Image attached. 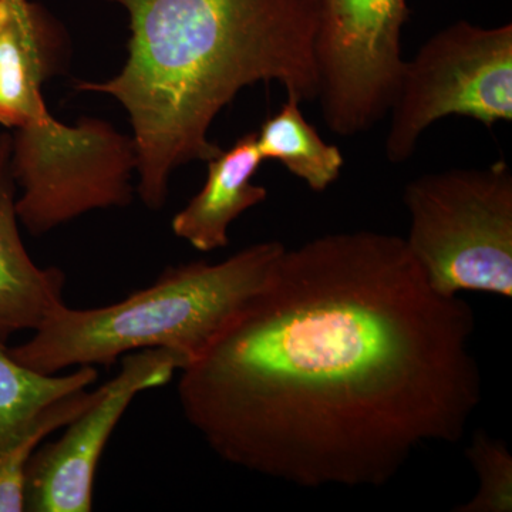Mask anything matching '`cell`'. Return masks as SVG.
Returning <instances> with one entry per match:
<instances>
[{
  "mask_svg": "<svg viewBox=\"0 0 512 512\" xmlns=\"http://www.w3.org/2000/svg\"><path fill=\"white\" fill-rule=\"evenodd\" d=\"M187 366L165 349L127 353L121 369L94 390L89 406L66 426L59 440L36 448L26 468L25 511L89 512L101 454L138 394L165 386Z\"/></svg>",
  "mask_w": 512,
  "mask_h": 512,
  "instance_id": "ba28073f",
  "label": "cell"
},
{
  "mask_svg": "<svg viewBox=\"0 0 512 512\" xmlns=\"http://www.w3.org/2000/svg\"><path fill=\"white\" fill-rule=\"evenodd\" d=\"M262 161L256 133L245 134L208 161L204 187L171 222L175 237L201 252L227 247L232 222L268 198L266 188L252 184Z\"/></svg>",
  "mask_w": 512,
  "mask_h": 512,
  "instance_id": "30bf717a",
  "label": "cell"
},
{
  "mask_svg": "<svg viewBox=\"0 0 512 512\" xmlns=\"http://www.w3.org/2000/svg\"><path fill=\"white\" fill-rule=\"evenodd\" d=\"M466 456L478 477V490L456 512L512 511V456L503 440L478 430L466 448Z\"/></svg>",
  "mask_w": 512,
  "mask_h": 512,
  "instance_id": "5bb4252c",
  "label": "cell"
},
{
  "mask_svg": "<svg viewBox=\"0 0 512 512\" xmlns=\"http://www.w3.org/2000/svg\"><path fill=\"white\" fill-rule=\"evenodd\" d=\"M46 16L29 0H0V124L15 128L12 173L20 204L37 215L72 214L110 191L124 163V138L100 120L69 127L50 116Z\"/></svg>",
  "mask_w": 512,
  "mask_h": 512,
  "instance_id": "277c9868",
  "label": "cell"
},
{
  "mask_svg": "<svg viewBox=\"0 0 512 512\" xmlns=\"http://www.w3.org/2000/svg\"><path fill=\"white\" fill-rule=\"evenodd\" d=\"M130 18L119 76L80 83L110 94L130 116L138 194L150 210L167 201L181 165L212 160V121L245 87L278 82L288 99H318L319 0H107Z\"/></svg>",
  "mask_w": 512,
  "mask_h": 512,
  "instance_id": "7a4b0ae2",
  "label": "cell"
},
{
  "mask_svg": "<svg viewBox=\"0 0 512 512\" xmlns=\"http://www.w3.org/2000/svg\"><path fill=\"white\" fill-rule=\"evenodd\" d=\"M94 392L87 389L69 394L50 407L39 424L15 446L0 453V512L25 511L26 468L39 444L63 429L89 406Z\"/></svg>",
  "mask_w": 512,
  "mask_h": 512,
  "instance_id": "4fadbf2b",
  "label": "cell"
},
{
  "mask_svg": "<svg viewBox=\"0 0 512 512\" xmlns=\"http://www.w3.org/2000/svg\"><path fill=\"white\" fill-rule=\"evenodd\" d=\"M12 137L0 134V342L15 333L35 332L63 305L66 275L32 261L19 232Z\"/></svg>",
  "mask_w": 512,
  "mask_h": 512,
  "instance_id": "9c48e42d",
  "label": "cell"
},
{
  "mask_svg": "<svg viewBox=\"0 0 512 512\" xmlns=\"http://www.w3.org/2000/svg\"><path fill=\"white\" fill-rule=\"evenodd\" d=\"M476 313L434 291L404 238L326 234L181 370L185 420L222 460L303 488L383 487L463 440L483 399Z\"/></svg>",
  "mask_w": 512,
  "mask_h": 512,
  "instance_id": "6da1fadb",
  "label": "cell"
},
{
  "mask_svg": "<svg viewBox=\"0 0 512 512\" xmlns=\"http://www.w3.org/2000/svg\"><path fill=\"white\" fill-rule=\"evenodd\" d=\"M285 249L282 242H259L218 264L168 266L147 288L101 308L63 303L9 353L45 375L113 365L146 349L170 350L191 365L265 288Z\"/></svg>",
  "mask_w": 512,
  "mask_h": 512,
  "instance_id": "3957f363",
  "label": "cell"
},
{
  "mask_svg": "<svg viewBox=\"0 0 512 512\" xmlns=\"http://www.w3.org/2000/svg\"><path fill=\"white\" fill-rule=\"evenodd\" d=\"M409 15L407 0H319L318 100L332 133L357 136L389 114Z\"/></svg>",
  "mask_w": 512,
  "mask_h": 512,
  "instance_id": "52a82bcc",
  "label": "cell"
},
{
  "mask_svg": "<svg viewBox=\"0 0 512 512\" xmlns=\"http://www.w3.org/2000/svg\"><path fill=\"white\" fill-rule=\"evenodd\" d=\"M410 215L404 238L434 291L512 296V173L485 168L424 174L404 188Z\"/></svg>",
  "mask_w": 512,
  "mask_h": 512,
  "instance_id": "5b68a950",
  "label": "cell"
},
{
  "mask_svg": "<svg viewBox=\"0 0 512 512\" xmlns=\"http://www.w3.org/2000/svg\"><path fill=\"white\" fill-rule=\"evenodd\" d=\"M99 379L94 366L67 375H45L20 365L0 342V453L35 429L50 407Z\"/></svg>",
  "mask_w": 512,
  "mask_h": 512,
  "instance_id": "8fae6325",
  "label": "cell"
},
{
  "mask_svg": "<svg viewBox=\"0 0 512 512\" xmlns=\"http://www.w3.org/2000/svg\"><path fill=\"white\" fill-rule=\"evenodd\" d=\"M299 106L298 100L288 99L262 124L256 146L262 160L279 161L312 191L323 192L338 180L345 158L339 147L320 137Z\"/></svg>",
  "mask_w": 512,
  "mask_h": 512,
  "instance_id": "7c38bea8",
  "label": "cell"
},
{
  "mask_svg": "<svg viewBox=\"0 0 512 512\" xmlns=\"http://www.w3.org/2000/svg\"><path fill=\"white\" fill-rule=\"evenodd\" d=\"M386 157L403 164L421 134L446 117L487 128L512 120V25L483 28L458 20L404 60L389 110Z\"/></svg>",
  "mask_w": 512,
  "mask_h": 512,
  "instance_id": "8992f818",
  "label": "cell"
}]
</instances>
